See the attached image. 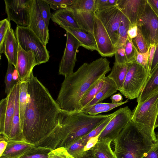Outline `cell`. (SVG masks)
Masks as SVG:
<instances>
[{"label": "cell", "mask_w": 158, "mask_h": 158, "mask_svg": "<svg viewBox=\"0 0 158 158\" xmlns=\"http://www.w3.org/2000/svg\"><path fill=\"white\" fill-rule=\"evenodd\" d=\"M149 48L158 41V14L147 0L141 17L136 24Z\"/></svg>", "instance_id": "obj_8"}, {"label": "cell", "mask_w": 158, "mask_h": 158, "mask_svg": "<svg viewBox=\"0 0 158 158\" xmlns=\"http://www.w3.org/2000/svg\"><path fill=\"white\" fill-rule=\"evenodd\" d=\"M48 158H73L68 152L66 148L59 147L52 150L48 154Z\"/></svg>", "instance_id": "obj_43"}, {"label": "cell", "mask_w": 158, "mask_h": 158, "mask_svg": "<svg viewBox=\"0 0 158 158\" xmlns=\"http://www.w3.org/2000/svg\"><path fill=\"white\" fill-rule=\"evenodd\" d=\"M15 69L12 64L8 62L7 70L5 78V93L7 96L9 95L14 86L17 83L13 79V73Z\"/></svg>", "instance_id": "obj_36"}, {"label": "cell", "mask_w": 158, "mask_h": 158, "mask_svg": "<svg viewBox=\"0 0 158 158\" xmlns=\"http://www.w3.org/2000/svg\"><path fill=\"white\" fill-rule=\"evenodd\" d=\"M90 155L85 158H93L91 155Z\"/></svg>", "instance_id": "obj_58"}, {"label": "cell", "mask_w": 158, "mask_h": 158, "mask_svg": "<svg viewBox=\"0 0 158 158\" xmlns=\"http://www.w3.org/2000/svg\"><path fill=\"white\" fill-rule=\"evenodd\" d=\"M7 19L17 26L28 27L33 0H4Z\"/></svg>", "instance_id": "obj_9"}, {"label": "cell", "mask_w": 158, "mask_h": 158, "mask_svg": "<svg viewBox=\"0 0 158 158\" xmlns=\"http://www.w3.org/2000/svg\"><path fill=\"white\" fill-rule=\"evenodd\" d=\"M118 90L117 86L114 81L107 76L105 77L103 86L94 98L86 106L102 103L104 100L116 93Z\"/></svg>", "instance_id": "obj_24"}, {"label": "cell", "mask_w": 158, "mask_h": 158, "mask_svg": "<svg viewBox=\"0 0 158 158\" xmlns=\"http://www.w3.org/2000/svg\"><path fill=\"white\" fill-rule=\"evenodd\" d=\"M112 141L105 139L98 140L91 149V156L93 158H117L112 150L110 143Z\"/></svg>", "instance_id": "obj_25"}, {"label": "cell", "mask_w": 158, "mask_h": 158, "mask_svg": "<svg viewBox=\"0 0 158 158\" xmlns=\"http://www.w3.org/2000/svg\"><path fill=\"white\" fill-rule=\"evenodd\" d=\"M27 81V103L22 130L24 140L35 145L55 129L60 110L33 71Z\"/></svg>", "instance_id": "obj_1"}, {"label": "cell", "mask_w": 158, "mask_h": 158, "mask_svg": "<svg viewBox=\"0 0 158 158\" xmlns=\"http://www.w3.org/2000/svg\"><path fill=\"white\" fill-rule=\"evenodd\" d=\"M132 40L139 52L144 53L149 50L148 45L141 31L138 28L137 36Z\"/></svg>", "instance_id": "obj_39"}, {"label": "cell", "mask_w": 158, "mask_h": 158, "mask_svg": "<svg viewBox=\"0 0 158 158\" xmlns=\"http://www.w3.org/2000/svg\"><path fill=\"white\" fill-rule=\"evenodd\" d=\"M115 61L114 63L120 64H127L126 56L124 46H117L115 47Z\"/></svg>", "instance_id": "obj_44"}, {"label": "cell", "mask_w": 158, "mask_h": 158, "mask_svg": "<svg viewBox=\"0 0 158 158\" xmlns=\"http://www.w3.org/2000/svg\"><path fill=\"white\" fill-rule=\"evenodd\" d=\"M13 76L14 80L16 83H18L20 81L18 71L15 68L13 72Z\"/></svg>", "instance_id": "obj_55"}, {"label": "cell", "mask_w": 158, "mask_h": 158, "mask_svg": "<svg viewBox=\"0 0 158 158\" xmlns=\"http://www.w3.org/2000/svg\"><path fill=\"white\" fill-rule=\"evenodd\" d=\"M114 115L115 112L112 113L111 115L103 122L94 129L88 134L81 138L85 146L87 142L90 138L95 137L99 135Z\"/></svg>", "instance_id": "obj_37"}, {"label": "cell", "mask_w": 158, "mask_h": 158, "mask_svg": "<svg viewBox=\"0 0 158 158\" xmlns=\"http://www.w3.org/2000/svg\"><path fill=\"white\" fill-rule=\"evenodd\" d=\"M52 150L46 147L34 146L19 158H48V154Z\"/></svg>", "instance_id": "obj_32"}, {"label": "cell", "mask_w": 158, "mask_h": 158, "mask_svg": "<svg viewBox=\"0 0 158 158\" xmlns=\"http://www.w3.org/2000/svg\"><path fill=\"white\" fill-rule=\"evenodd\" d=\"M0 157H1L5 152L8 143L7 141L0 136Z\"/></svg>", "instance_id": "obj_53"}, {"label": "cell", "mask_w": 158, "mask_h": 158, "mask_svg": "<svg viewBox=\"0 0 158 158\" xmlns=\"http://www.w3.org/2000/svg\"><path fill=\"white\" fill-rule=\"evenodd\" d=\"M147 1L158 14V0H147Z\"/></svg>", "instance_id": "obj_54"}, {"label": "cell", "mask_w": 158, "mask_h": 158, "mask_svg": "<svg viewBox=\"0 0 158 158\" xmlns=\"http://www.w3.org/2000/svg\"><path fill=\"white\" fill-rule=\"evenodd\" d=\"M158 90V63L150 73L146 82L139 96L138 103L147 99L150 96Z\"/></svg>", "instance_id": "obj_23"}, {"label": "cell", "mask_w": 158, "mask_h": 158, "mask_svg": "<svg viewBox=\"0 0 158 158\" xmlns=\"http://www.w3.org/2000/svg\"><path fill=\"white\" fill-rule=\"evenodd\" d=\"M10 27V22L7 18L1 20L0 22V54L4 52V43L8 31Z\"/></svg>", "instance_id": "obj_38"}, {"label": "cell", "mask_w": 158, "mask_h": 158, "mask_svg": "<svg viewBox=\"0 0 158 158\" xmlns=\"http://www.w3.org/2000/svg\"><path fill=\"white\" fill-rule=\"evenodd\" d=\"M6 140L7 147L1 156L3 158H19L35 146L25 140Z\"/></svg>", "instance_id": "obj_20"}, {"label": "cell", "mask_w": 158, "mask_h": 158, "mask_svg": "<svg viewBox=\"0 0 158 158\" xmlns=\"http://www.w3.org/2000/svg\"><path fill=\"white\" fill-rule=\"evenodd\" d=\"M132 114V111L128 106L115 111L114 117L99 135L98 140L107 139L113 141L131 120Z\"/></svg>", "instance_id": "obj_10"}, {"label": "cell", "mask_w": 158, "mask_h": 158, "mask_svg": "<svg viewBox=\"0 0 158 158\" xmlns=\"http://www.w3.org/2000/svg\"><path fill=\"white\" fill-rule=\"evenodd\" d=\"M94 37L97 51L103 57H111L116 51L110 37L101 21L95 15L94 27Z\"/></svg>", "instance_id": "obj_13"}, {"label": "cell", "mask_w": 158, "mask_h": 158, "mask_svg": "<svg viewBox=\"0 0 158 158\" xmlns=\"http://www.w3.org/2000/svg\"><path fill=\"white\" fill-rule=\"evenodd\" d=\"M125 53L127 63L135 61L138 50L132 39L128 36L124 46Z\"/></svg>", "instance_id": "obj_35"}, {"label": "cell", "mask_w": 158, "mask_h": 158, "mask_svg": "<svg viewBox=\"0 0 158 158\" xmlns=\"http://www.w3.org/2000/svg\"><path fill=\"white\" fill-rule=\"evenodd\" d=\"M110 64L106 58L102 57L90 63H84L76 71L65 77L56 100L60 110L80 111L83 97L111 70Z\"/></svg>", "instance_id": "obj_2"}, {"label": "cell", "mask_w": 158, "mask_h": 158, "mask_svg": "<svg viewBox=\"0 0 158 158\" xmlns=\"http://www.w3.org/2000/svg\"><path fill=\"white\" fill-rule=\"evenodd\" d=\"M148 55L149 50L144 53H140L138 50L137 51L135 61L150 72L148 64Z\"/></svg>", "instance_id": "obj_45"}, {"label": "cell", "mask_w": 158, "mask_h": 158, "mask_svg": "<svg viewBox=\"0 0 158 158\" xmlns=\"http://www.w3.org/2000/svg\"><path fill=\"white\" fill-rule=\"evenodd\" d=\"M156 138L157 140L158 141V132H157L156 134Z\"/></svg>", "instance_id": "obj_57"}, {"label": "cell", "mask_w": 158, "mask_h": 158, "mask_svg": "<svg viewBox=\"0 0 158 158\" xmlns=\"http://www.w3.org/2000/svg\"><path fill=\"white\" fill-rule=\"evenodd\" d=\"M18 42L25 51H31L34 54L37 65L48 62L49 52L43 44L28 27L17 26L15 31Z\"/></svg>", "instance_id": "obj_7"}, {"label": "cell", "mask_w": 158, "mask_h": 158, "mask_svg": "<svg viewBox=\"0 0 158 158\" xmlns=\"http://www.w3.org/2000/svg\"><path fill=\"white\" fill-rule=\"evenodd\" d=\"M51 19L64 29L70 28L80 29L75 19L73 10L68 8L53 12L52 13Z\"/></svg>", "instance_id": "obj_18"}, {"label": "cell", "mask_w": 158, "mask_h": 158, "mask_svg": "<svg viewBox=\"0 0 158 158\" xmlns=\"http://www.w3.org/2000/svg\"><path fill=\"white\" fill-rule=\"evenodd\" d=\"M128 102V100L118 104L99 103L82 108L80 111L91 116H95L106 112L120 106Z\"/></svg>", "instance_id": "obj_28"}, {"label": "cell", "mask_w": 158, "mask_h": 158, "mask_svg": "<svg viewBox=\"0 0 158 158\" xmlns=\"http://www.w3.org/2000/svg\"><path fill=\"white\" fill-rule=\"evenodd\" d=\"M142 158H158V143Z\"/></svg>", "instance_id": "obj_48"}, {"label": "cell", "mask_w": 158, "mask_h": 158, "mask_svg": "<svg viewBox=\"0 0 158 158\" xmlns=\"http://www.w3.org/2000/svg\"><path fill=\"white\" fill-rule=\"evenodd\" d=\"M36 65L37 64L33 53L31 51H25L19 44L16 69L20 81H27Z\"/></svg>", "instance_id": "obj_16"}, {"label": "cell", "mask_w": 158, "mask_h": 158, "mask_svg": "<svg viewBox=\"0 0 158 158\" xmlns=\"http://www.w3.org/2000/svg\"><path fill=\"white\" fill-rule=\"evenodd\" d=\"M113 142L117 158H142L157 144L139 125L132 120Z\"/></svg>", "instance_id": "obj_4"}, {"label": "cell", "mask_w": 158, "mask_h": 158, "mask_svg": "<svg viewBox=\"0 0 158 158\" xmlns=\"http://www.w3.org/2000/svg\"><path fill=\"white\" fill-rule=\"evenodd\" d=\"M156 48V45H152L149 48L148 64L150 72L154 57Z\"/></svg>", "instance_id": "obj_49"}, {"label": "cell", "mask_w": 158, "mask_h": 158, "mask_svg": "<svg viewBox=\"0 0 158 158\" xmlns=\"http://www.w3.org/2000/svg\"><path fill=\"white\" fill-rule=\"evenodd\" d=\"M20 81L16 84L11 90L7 97L6 117L3 134L0 136L7 140L10 135L12 119L15 111V98L18 87Z\"/></svg>", "instance_id": "obj_21"}, {"label": "cell", "mask_w": 158, "mask_h": 158, "mask_svg": "<svg viewBox=\"0 0 158 158\" xmlns=\"http://www.w3.org/2000/svg\"><path fill=\"white\" fill-rule=\"evenodd\" d=\"M111 114L91 116L81 111L68 112L60 110L55 129L35 146L52 150L61 147L66 148L103 122Z\"/></svg>", "instance_id": "obj_3"}, {"label": "cell", "mask_w": 158, "mask_h": 158, "mask_svg": "<svg viewBox=\"0 0 158 158\" xmlns=\"http://www.w3.org/2000/svg\"><path fill=\"white\" fill-rule=\"evenodd\" d=\"M128 69L120 92L130 99L137 98L149 77L150 72L136 61L127 63Z\"/></svg>", "instance_id": "obj_6"}, {"label": "cell", "mask_w": 158, "mask_h": 158, "mask_svg": "<svg viewBox=\"0 0 158 158\" xmlns=\"http://www.w3.org/2000/svg\"><path fill=\"white\" fill-rule=\"evenodd\" d=\"M98 136L99 135L95 137L91 138L88 140L84 146L85 151H89L95 146L98 141Z\"/></svg>", "instance_id": "obj_47"}, {"label": "cell", "mask_w": 158, "mask_h": 158, "mask_svg": "<svg viewBox=\"0 0 158 158\" xmlns=\"http://www.w3.org/2000/svg\"><path fill=\"white\" fill-rule=\"evenodd\" d=\"M27 103V81H20L19 94V107L22 128Z\"/></svg>", "instance_id": "obj_30"}, {"label": "cell", "mask_w": 158, "mask_h": 158, "mask_svg": "<svg viewBox=\"0 0 158 158\" xmlns=\"http://www.w3.org/2000/svg\"><path fill=\"white\" fill-rule=\"evenodd\" d=\"M84 146L83 142L81 138L66 148L73 158H85L91 154V149L85 151Z\"/></svg>", "instance_id": "obj_29"}, {"label": "cell", "mask_w": 158, "mask_h": 158, "mask_svg": "<svg viewBox=\"0 0 158 158\" xmlns=\"http://www.w3.org/2000/svg\"><path fill=\"white\" fill-rule=\"evenodd\" d=\"M7 104V97L2 99L0 101V133L4 132Z\"/></svg>", "instance_id": "obj_42"}, {"label": "cell", "mask_w": 158, "mask_h": 158, "mask_svg": "<svg viewBox=\"0 0 158 158\" xmlns=\"http://www.w3.org/2000/svg\"><path fill=\"white\" fill-rule=\"evenodd\" d=\"M42 17L48 27L52 14L49 5L44 0H37Z\"/></svg>", "instance_id": "obj_40"}, {"label": "cell", "mask_w": 158, "mask_h": 158, "mask_svg": "<svg viewBox=\"0 0 158 158\" xmlns=\"http://www.w3.org/2000/svg\"><path fill=\"white\" fill-rule=\"evenodd\" d=\"M158 127V114L157 116V117L155 125V128Z\"/></svg>", "instance_id": "obj_56"}, {"label": "cell", "mask_w": 158, "mask_h": 158, "mask_svg": "<svg viewBox=\"0 0 158 158\" xmlns=\"http://www.w3.org/2000/svg\"><path fill=\"white\" fill-rule=\"evenodd\" d=\"M0 157V158H2V157Z\"/></svg>", "instance_id": "obj_59"}, {"label": "cell", "mask_w": 158, "mask_h": 158, "mask_svg": "<svg viewBox=\"0 0 158 158\" xmlns=\"http://www.w3.org/2000/svg\"><path fill=\"white\" fill-rule=\"evenodd\" d=\"M68 8L72 10L95 13L97 10L96 0H74Z\"/></svg>", "instance_id": "obj_31"}, {"label": "cell", "mask_w": 158, "mask_h": 158, "mask_svg": "<svg viewBox=\"0 0 158 158\" xmlns=\"http://www.w3.org/2000/svg\"><path fill=\"white\" fill-rule=\"evenodd\" d=\"M158 63V41L156 45V48L154 57L152 61L151 67L150 70L151 72Z\"/></svg>", "instance_id": "obj_52"}, {"label": "cell", "mask_w": 158, "mask_h": 158, "mask_svg": "<svg viewBox=\"0 0 158 158\" xmlns=\"http://www.w3.org/2000/svg\"><path fill=\"white\" fill-rule=\"evenodd\" d=\"M19 44L13 29L10 28L4 43L3 53L8 62L12 64L15 69L17 67Z\"/></svg>", "instance_id": "obj_17"}, {"label": "cell", "mask_w": 158, "mask_h": 158, "mask_svg": "<svg viewBox=\"0 0 158 158\" xmlns=\"http://www.w3.org/2000/svg\"><path fill=\"white\" fill-rule=\"evenodd\" d=\"M138 34V27L136 24L131 25L128 31V36L131 39L135 38Z\"/></svg>", "instance_id": "obj_50"}, {"label": "cell", "mask_w": 158, "mask_h": 158, "mask_svg": "<svg viewBox=\"0 0 158 158\" xmlns=\"http://www.w3.org/2000/svg\"><path fill=\"white\" fill-rule=\"evenodd\" d=\"M19 84L18 87L15 98V106L11 130L7 140H24L21 125L19 107Z\"/></svg>", "instance_id": "obj_22"}, {"label": "cell", "mask_w": 158, "mask_h": 158, "mask_svg": "<svg viewBox=\"0 0 158 158\" xmlns=\"http://www.w3.org/2000/svg\"><path fill=\"white\" fill-rule=\"evenodd\" d=\"M123 13L116 6L97 10L95 15L108 34L115 48L118 40V29Z\"/></svg>", "instance_id": "obj_11"}, {"label": "cell", "mask_w": 158, "mask_h": 158, "mask_svg": "<svg viewBox=\"0 0 158 158\" xmlns=\"http://www.w3.org/2000/svg\"><path fill=\"white\" fill-rule=\"evenodd\" d=\"M66 42L60 61L59 74L65 77L72 74L77 61L76 55L81 45L78 40L71 33L66 31Z\"/></svg>", "instance_id": "obj_12"}, {"label": "cell", "mask_w": 158, "mask_h": 158, "mask_svg": "<svg viewBox=\"0 0 158 158\" xmlns=\"http://www.w3.org/2000/svg\"><path fill=\"white\" fill-rule=\"evenodd\" d=\"M73 35L79 41L81 46L91 51H97V46L94 37L80 29L64 28Z\"/></svg>", "instance_id": "obj_26"}, {"label": "cell", "mask_w": 158, "mask_h": 158, "mask_svg": "<svg viewBox=\"0 0 158 158\" xmlns=\"http://www.w3.org/2000/svg\"><path fill=\"white\" fill-rule=\"evenodd\" d=\"M118 0H96L97 10L110 6H117Z\"/></svg>", "instance_id": "obj_46"}, {"label": "cell", "mask_w": 158, "mask_h": 158, "mask_svg": "<svg viewBox=\"0 0 158 158\" xmlns=\"http://www.w3.org/2000/svg\"><path fill=\"white\" fill-rule=\"evenodd\" d=\"M50 6V8L55 11L66 8L71 5L74 0H44Z\"/></svg>", "instance_id": "obj_41"}, {"label": "cell", "mask_w": 158, "mask_h": 158, "mask_svg": "<svg viewBox=\"0 0 158 158\" xmlns=\"http://www.w3.org/2000/svg\"><path fill=\"white\" fill-rule=\"evenodd\" d=\"M146 0H118L117 6L131 25L136 24L143 11Z\"/></svg>", "instance_id": "obj_15"}, {"label": "cell", "mask_w": 158, "mask_h": 158, "mask_svg": "<svg viewBox=\"0 0 158 158\" xmlns=\"http://www.w3.org/2000/svg\"><path fill=\"white\" fill-rule=\"evenodd\" d=\"M72 10L75 19L80 30L94 36L95 13L76 10Z\"/></svg>", "instance_id": "obj_19"}, {"label": "cell", "mask_w": 158, "mask_h": 158, "mask_svg": "<svg viewBox=\"0 0 158 158\" xmlns=\"http://www.w3.org/2000/svg\"><path fill=\"white\" fill-rule=\"evenodd\" d=\"M110 98L112 103L118 104L123 102V97L119 93L111 96Z\"/></svg>", "instance_id": "obj_51"}, {"label": "cell", "mask_w": 158, "mask_h": 158, "mask_svg": "<svg viewBox=\"0 0 158 158\" xmlns=\"http://www.w3.org/2000/svg\"><path fill=\"white\" fill-rule=\"evenodd\" d=\"M28 27L43 44H47L49 39V30L42 17L37 0H33L30 23Z\"/></svg>", "instance_id": "obj_14"}, {"label": "cell", "mask_w": 158, "mask_h": 158, "mask_svg": "<svg viewBox=\"0 0 158 158\" xmlns=\"http://www.w3.org/2000/svg\"><path fill=\"white\" fill-rule=\"evenodd\" d=\"M131 25L130 21L123 14L118 29V40L116 47L124 46L128 37V31Z\"/></svg>", "instance_id": "obj_33"}, {"label": "cell", "mask_w": 158, "mask_h": 158, "mask_svg": "<svg viewBox=\"0 0 158 158\" xmlns=\"http://www.w3.org/2000/svg\"><path fill=\"white\" fill-rule=\"evenodd\" d=\"M128 69V64L114 63L110 74L107 76L115 83L118 90L122 89Z\"/></svg>", "instance_id": "obj_27"}, {"label": "cell", "mask_w": 158, "mask_h": 158, "mask_svg": "<svg viewBox=\"0 0 158 158\" xmlns=\"http://www.w3.org/2000/svg\"><path fill=\"white\" fill-rule=\"evenodd\" d=\"M132 112L131 120L141 127L154 143L157 144L154 129L158 114V90L138 103Z\"/></svg>", "instance_id": "obj_5"}, {"label": "cell", "mask_w": 158, "mask_h": 158, "mask_svg": "<svg viewBox=\"0 0 158 158\" xmlns=\"http://www.w3.org/2000/svg\"><path fill=\"white\" fill-rule=\"evenodd\" d=\"M104 83V78L94 85L86 92L81 101V105L82 108L86 106L94 98Z\"/></svg>", "instance_id": "obj_34"}]
</instances>
